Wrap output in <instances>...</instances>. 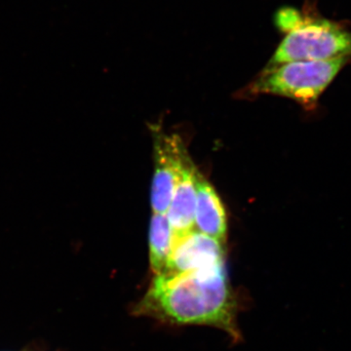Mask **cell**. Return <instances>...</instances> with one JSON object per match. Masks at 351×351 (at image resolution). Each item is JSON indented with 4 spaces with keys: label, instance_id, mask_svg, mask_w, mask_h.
Masks as SVG:
<instances>
[{
    "label": "cell",
    "instance_id": "6da1fadb",
    "mask_svg": "<svg viewBox=\"0 0 351 351\" xmlns=\"http://www.w3.org/2000/svg\"><path fill=\"white\" fill-rule=\"evenodd\" d=\"M133 313L175 325H204L241 338L239 302L226 274V263L154 276Z\"/></svg>",
    "mask_w": 351,
    "mask_h": 351
},
{
    "label": "cell",
    "instance_id": "7a4b0ae2",
    "mask_svg": "<svg viewBox=\"0 0 351 351\" xmlns=\"http://www.w3.org/2000/svg\"><path fill=\"white\" fill-rule=\"evenodd\" d=\"M276 24L286 36L269 66L351 57V32L337 23L283 8L276 15Z\"/></svg>",
    "mask_w": 351,
    "mask_h": 351
},
{
    "label": "cell",
    "instance_id": "3957f363",
    "mask_svg": "<svg viewBox=\"0 0 351 351\" xmlns=\"http://www.w3.org/2000/svg\"><path fill=\"white\" fill-rule=\"evenodd\" d=\"M350 60L343 57L267 66L252 88L255 93L286 97L301 104L306 110H314L325 90Z\"/></svg>",
    "mask_w": 351,
    "mask_h": 351
},
{
    "label": "cell",
    "instance_id": "277c9868",
    "mask_svg": "<svg viewBox=\"0 0 351 351\" xmlns=\"http://www.w3.org/2000/svg\"><path fill=\"white\" fill-rule=\"evenodd\" d=\"M193 161L177 135L154 132V173L151 201L154 213L166 214L178 184Z\"/></svg>",
    "mask_w": 351,
    "mask_h": 351
},
{
    "label": "cell",
    "instance_id": "5b68a950",
    "mask_svg": "<svg viewBox=\"0 0 351 351\" xmlns=\"http://www.w3.org/2000/svg\"><path fill=\"white\" fill-rule=\"evenodd\" d=\"M225 244L193 230L186 237L175 240L164 272L189 271L214 267L225 263Z\"/></svg>",
    "mask_w": 351,
    "mask_h": 351
},
{
    "label": "cell",
    "instance_id": "8992f818",
    "mask_svg": "<svg viewBox=\"0 0 351 351\" xmlns=\"http://www.w3.org/2000/svg\"><path fill=\"white\" fill-rule=\"evenodd\" d=\"M198 174L199 173L196 171L193 163L184 171L166 213L174 233L175 240L182 239L195 230Z\"/></svg>",
    "mask_w": 351,
    "mask_h": 351
},
{
    "label": "cell",
    "instance_id": "52a82bcc",
    "mask_svg": "<svg viewBox=\"0 0 351 351\" xmlns=\"http://www.w3.org/2000/svg\"><path fill=\"white\" fill-rule=\"evenodd\" d=\"M195 230L226 244L228 221L225 207L212 184L198 174Z\"/></svg>",
    "mask_w": 351,
    "mask_h": 351
},
{
    "label": "cell",
    "instance_id": "ba28073f",
    "mask_svg": "<svg viewBox=\"0 0 351 351\" xmlns=\"http://www.w3.org/2000/svg\"><path fill=\"white\" fill-rule=\"evenodd\" d=\"M174 243L167 215L154 213L149 226V263L154 276L165 271Z\"/></svg>",
    "mask_w": 351,
    "mask_h": 351
}]
</instances>
